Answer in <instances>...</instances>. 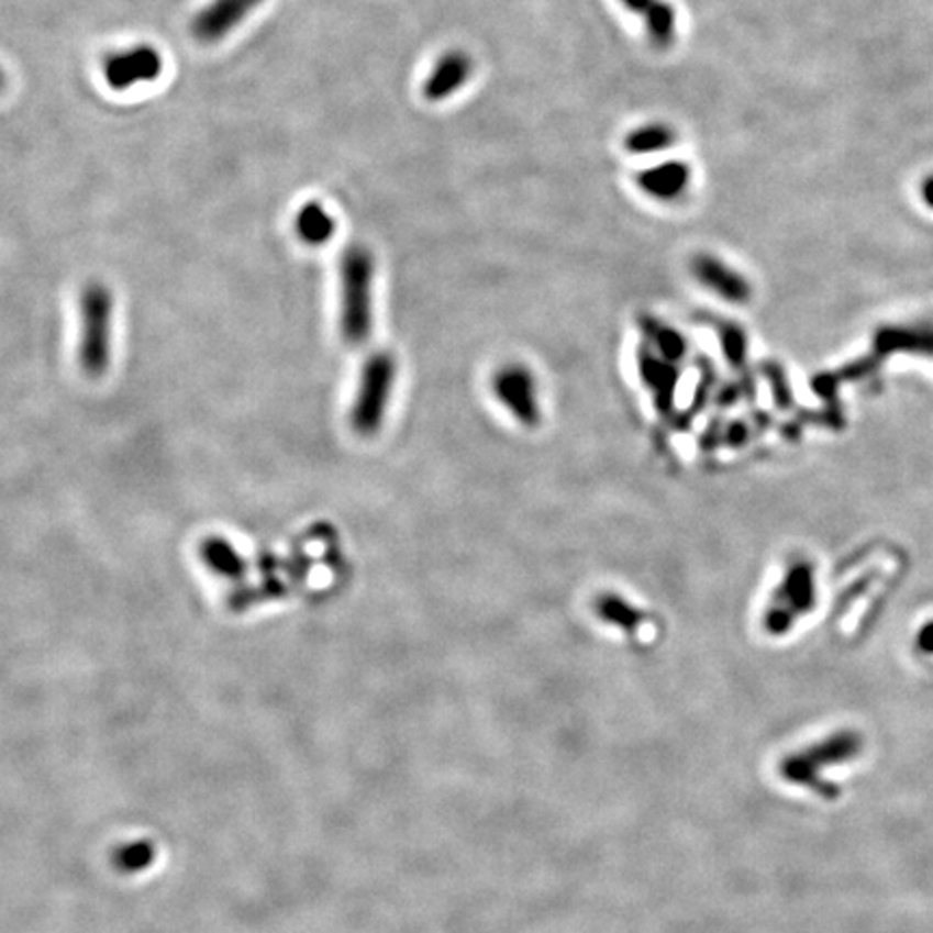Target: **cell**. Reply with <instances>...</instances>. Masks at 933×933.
Listing matches in <instances>:
<instances>
[{"label": "cell", "instance_id": "cell-6", "mask_svg": "<svg viewBox=\"0 0 933 933\" xmlns=\"http://www.w3.org/2000/svg\"><path fill=\"white\" fill-rule=\"evenodd\" d=\"M689 270L693 279L718 299L731 306H744L752 299V286L746 275L726 264L722 257L709 251H700L689 259Z\"/></svg>", "mask_w": 933, "mask_h": 933}, {"label": "cell", "instance_id": "cell-4", "mask_svg": "<svg viewBox=\"0 0 933 933\" xmlns=\"http://www.w3.org/2000/svg\"><path fill=\"white\" fill-rule=\"evenodd\" d=\"M491 393L499 407L523 429H534L543 420L541 385L525 364L508 362L491 376Z\"/></svg>", "mask_w": 933, "mask_h": 933}, {"label": "cell", "instance_id": "cell-20", "mask_svg": "<svg viewBox=\"0 0 933 933\" xmlns=\"http://www.w3.org/2000/svg\"><path fill=\"white\" fill-rule=\"evenodd\" d=\"M923 199H925V203L930 206L933 210V176H930L925 182H923Z\"/></svg>", "mask_w": 933, "mask_h": 933}, {"label": "cell", "instance_id": "cell-14", "mask_svg": "<svg viewBox=\"0 0 933 933\" xmlns=\"http://www.w3.org/2000/svg\"><path fill=\"white\" fill-rule=\"evenodd\" d=\"M295 230H297V236L306 245L322 247L335 234V219L331 216V212L322 203L310 201L299 210V214L295 219Z\"/></svg>", "mask_w": 933, "mask_h": 933}, {"label": "cell", "instance_id": "cell-17", "mask_svg": "<svg viewBox=\"0 0 933 933\" xmlns=\"http://www.w3.org/2000/svg\"><path fill=\"white\" fill-rule=\"evenodd\" d=\"M158 858V847L149 838H132L118 845L111 852V865L122 875H138L154 867Z\"/></svg>", "mask_w": 933, "mask_h": 933}, {"label": "cell", "instance_id": "cell-7", "mask_svg": "<svg viewBox=\"0 0 933 933\" xmlns=\"http://www.w3.org/2000/svg\"><path fill=\"white\" fill-rule=\"evenodd\" d=\"M856 740L849 735H836L817 746L807 747L802 752L789 754L780 763V774L785 780L796 785H812L817 780V771L825 765L841 763L856 752Z\"/></svg>", "mask_w": 933, "mask_h": 933}, {"label": "cell", "instance_id": "cell-16", "mask_svg": "<svg viewBox=\"0 0 933 933\" xmlns=\"http://www.w3.org/2000/svg\"><path fill=\"white\" fill-rule=\"evenodd\" d=\"M673 366H675L673 362L659 357L651 348L642 353L640 374H642L646 387L653 391L659 407H668V402L673 400V391L677 387V373L673 370Z\"/></svg>", "mask_w": 933, "mask_h": 933}, {"label": "cell", "instance_id": "cell-18", "mask_svg": "<svg viewBox=\"0 0 933 933\" xmlns=\"http://www.w3.org/2000/svg\"><path fill=\"white\" fill-rule=\"evenodd\" d=\"M644 335L648 340V348L657 353L659 357L677 364L685 355V340L679 331H675L670 324L657 320V318H644L642 320Z\"/></svg>", "mask_w": 933, "mask_h": 933}, {"label": "cell", "instance_id": "cell-1", "mask_svg": "<svg viewBox=\"0 0 933 933\" xmlns=\"http://www.w3.org/2000/svg\"><path fill=\"white\" fill-rule=\"evenodd\" d=\"M374 273L373 251L364 245L344 249L340 259V333L353 348L373 337Z\"/></svg>", "mask_w": 933, "mask_h": 933}, {"label": "cell", "instance_id": "cell-8", "mask_svg": "<svg viewBox=\"0 0 933 933\" xmlns=\"http://www.w3.org/2000/svg\"><path fill=\"white\" fill-rule=\"evenodd\" d=\"M102 71L113 89L124 91L136 82H149L158 78L163 71V57L156 48L141 44L109 55L102 63Z\"/></svg>", "mask_w": 933, "mask_h": 933}, {"label": "cell", "instance_id": "cell-15", "mask_svg": "<svg viewBox=\"0 0 933 933\" xmlns=\"http://www.w3.org/2000/svg\"><path fill=\"white\" fill-rule=\"evenodd\" d=\"M679 134L670 124L664 122H651V124L637 125L631 132H626L622 145L629 154L646 156V154H659L677 143Z\"/></svg>", "mask_w": 933, "mask_h": 933}, {"label": "cell", "instance_id": "cell-3", "mask_svg": "<svg viewBox=\"0 0 933 933\" xmlns=\"http://www.w3.org/2000/svg\"><path fill=\"white\" fill-rule=\"evenodd\" d=\"M396 376L398 362L389 351H376L364 362L348 418L351 429L357 435L370 438L382 429L396 387Z\"/></svg>", "mask_w": 933, "mask_h": 933}, {"label": "cell", "instance_id": "cell-12", "mask_svg": "<svg viewBox=\"0 0 933 933\" xmlns=\"http://www.w3.org/2000/svg\"><path fill=\"white\" fill-rule=\"evenodd\" d=\"M635 185L644 195L664 203H673L689 190L691 169L684 160H664L637 171Z\"/></svg>", "mask_w": 933, "mask_h": 933}, {"label": "cell", "instance_id": "cell-13", "mask_svg": "<svg viewBox=\"0 0 933 933\" xmlns=\"http://www.w3.org/2000/svg\"><path fill=\"white\" fill-rule=\"evenodd\" d=\"M199 560L203 566L223 579H243L247 573V562L241 552L223 536H208L199 543Z\"/></svg>", "mask_w": 933, "mask_h": 933}, {"label": "cell", "instance_id": "cell-10", "mask_svg": "<svg viewBox=\"0 0 933 933\" xmlns=\"http://www.w3.org/2000/svg\"><path fill=\"white\" fill-rule=\"evenodd\" d=\"M262 0H212L192 20V35L203 44L227 37Z\"/></svg>", "mask_w": 933, "mask_h": 933}, {"label": "cell", "instance_id": "cell-21", "mask_svg": "<svg viewBox=\"0 0 933 933\" xmlns=\"http://www.w3.org/2000/svg\"><path fill=\"white\" fill-rule=\"evenodd\" d=\"M4 82H7V78H4V71L0 69V91L4 89Z\"/></svg>", "mask_w": 933, "mask_h": 933}, {"label": "cell", "instance_id": "cell-5", "mask_svg": "<svg viewBox=\"0 0 933 933\" xmlns=\"http://www.w3.org/2000/svg\"><path fill=\"white\" fill-rule=\"evenodd\" d=\"M814 599L812 570L807 564H793L780 586V592L771 601L765 614V629L774 635H780L791 629L793 621L807 612Z\"/></svg>", "mask_w": 933, "mask_h": 933}, {"label": "cell", "instance_id": "cell-2", "mask_svg": "<svg viewBox=\"0 0 933 933\" xmlns=\"http://www.w3.org/2000/svg\"><path fill=\"white\" fill-rule=\"evenodd\" d=\"M78 310V366L87 376L100 378L109 373L113 355V292L91 281L80 292Z\"/></svg>", "mask_w": 933, "mask_h": 933}, {"label": "cell", "instance_id": "cell-11", "mask_svg": "<svg viewBox=\"0 0 933 933\" xmlns=\"http://www.w3.org/2000/svg\"><path fill=\"white\" fill-rule=\"evenodd\" d=\"M619 2L644 24L646 37L655 48L666 51L677 42L679 18L673 2L668 0H619Z\"/></svg>", "mask_w": 933, "mask_h": 933}, {"label": "cell", "instance_id": "cell-9", "mask_svg": "<svg viewBox=\"0 0 933 933\" xmlns=\"http://www.w3.org/2000/svg\"><path fill=\"white\" fill-rule=\"evenodd\" d=\"M474 69H476V62L467 51H463V48L445 51L436 59L431 74L426 76V80L422 85V96L433 104L445 102L447 98L456 96L471 80Z\"/></svg>", "mask_w": 933, "mask_h": 933}, {"label": "cell", "instance_id": "cell-19", "mask_svg": "<svg viewBox=\"0 0 933 933\" xmlns=\"http://www.w3.org/2000/svg\"><path fill=\"white\" fill-rule=\"evenodd\" d=\"M595 612L601 621L621 629L624 633H633L644 621V614L619 595H601L595 603Z\"/></svg>", "mask_w": 933, "mask_h": 933}]
</instances>
